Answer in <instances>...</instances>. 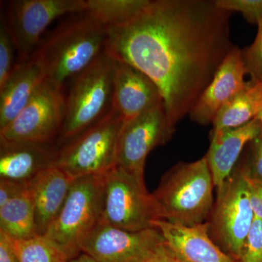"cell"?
Masks as SVG:
<instances>
[{
	"instance_id": "7c38bea8",
	"label": "cell",
	"mask_w": 262,
	"mask_h": 262,
	"mask_svg": "<svg viewBox=\"0 0 262 262\" xmlns=\"http://www.w3.org/2000/svg\"><path fill=\"white\" fill-rule=\"evenodd\" d=\"M165 241L157 228L131 232L101 222L81 241V252L100 262H148Z\"/></svg>"
},
{
	"instance_id": "d6a6232c",
	"label": "cell",
	"mask_w": 262,
	"mask_h": 262,
	"mask_svg": "<svg viewBox=\"0 0 262 262\" xmlns=\"http://www.w3.org/2000/svg\"><path fill=\"white\" fill-rule=\"evenodd\" d=\"M68 262H100L97 261L96 258L92 257L90 255L85 253H80L78 256H75V258H72Z\"/></svg>"
},
{
	"instance_id": "d6986e66",
	"label": "cell",
	"mask_w": 262,
	"mask_h": 262,
	"mask_svg": "<svg viewBox=\"0 0 262 262\" xmlns=\"http://www.w3.org/2000/svg\"><path fill=\"white\" fill-rule=\"evenodd\" d=\"M73 181L63 170L53 165L29 183L34 198L38 235H45L59 214Z\"/></svg>"
},
{
	"instance_id": "836d02e7",
	"label": "cell",
	"mask_w": 262,
	"mask_h": 262,
	"mask_svg": "<svg viewBox=\"0 0 262 262\" xmlns=\"http://www.w3.org/2000/svg\"><path fill=\"white\" fill-rule=\"evenodd\" d=\"M256 120H259L260 122L262 123V110L258 114L257 116L256 117Z\"/></svg>"
},
{
	"instance_id": "484cf974",
	"label": "cell",
	"mask_w": 262,
	"mask_h": 262,
	"mask_svg": "<svg viewBox=\"0 0 262 262\" xmlns=\"http://www.w3.org/2000/svg\"><path fill=\"white\" fill-rule=\"evenodd\" d=\"M243 60L251 80L262 82V20L252 45L242 50Z\"/></svg>"
},
{
	"instance_id": "44dd1931",
	"label": "cell",
	"mask_w": 262,
	"mask_h": 262,
	"mask_svg": "<svg viewBox=\"0 0 262 262\" xmlns=\"http://www.w3.org/2000/svg\"><path fill=\"white\" fill-rule=\"evenodd\" d=\"M262 110V82L248 81L247 86L226 103L213 123V130L236 128L256 119Z\"/></svg>"
},
{
	"instance_id": "7402d4cb",
	"label": "cell",
	"mask_w": 262,
	"mask_h": 262,
	"mask_svg": "<svg viewBox=\"0 0 262 262\" xmlns=\"http://www.w3.org/2000/svg\"><path fill=\"white\" fill-rule=\"evenodd\" d=\"M149 3L150 0H85V13L108 29L130 21Z\"/></svg>"
},
{
	"instance_id": "e0dca14e",
	"label": "cell",
	"mask_w": 262,
	"mask_h": 262,
	"mask_svg": "<svg viewBox=\"0 0 262 262\" xmlns=\"http://www.w3.org/2000/svg\"><path fill=\"white\" fill-rule=\"evenodd\" d=\"M57 149L30 142H0V179L27 185L54 163Z\"/></svg>"
},
{
	"instance_id": "1f68e13d",
	"label": "cell",
	"mask_w": 262,
	"mask_h": 262,
	"mask_svg": "<svg viewBox=\"0 0 262 262\" xmlns=\"http://www.w3.org/2000/svg\"><path fill=\"white\" fill-rule=\"evenodd\" d=\"M0 262H18L9 237L0 232Z\"/></svg>"
},
{
	"instance_id": "8fae6325",
	"label": "cell",
	"mask_w": 262,
	"mask_h": 262,
	"mask_svg": "<svg viewBox=\"0 0 262 262\" xmlns=\"http://www.w3.org/2000/svg\"><path fill=\"white\" fill-rule=\"evenodd\" d=\"M174 131L163 103L124 122L117 142L116 166L144 177L146 157L157 146L166 144Z\"/></svg>"
},
{
	"instance_id": "8992f818",
	"label": "cell",
	"mask_w": 262,
	"mask_h": 262,
	"mask_svg": "<svg viewBox=\"0 0 262 262\" xmlns=\"http://www.w3.org/2000/svg\"><path fill=\"white\" fill-rule=\"evenodd\" d=\"M103 179L102 222L131 232L155 228L153 223L162 220L161 214L152 193L146 189L144 177L115 165Z\"/></svg>"
},
{
	"instance_id": "4fadbf2b",
	"label": "cell",
	"mask_w": 262,
	"mask_h": 262,
	"mask_svg": "<svg viewBox=\"0 0 262 262\" xmlns=\"http://www.w3.org/2000/svg\"><path fill=\"white\" fill-rule=\"evenodd\" d=\"M246 74L242 50L235 47L226 56L189 113L191 120L202 125L213 123L221 108L247 86Z\"/></svg>"
},
{
	"instance_id": "9c48e42d",
	"label": "cell",
	"mask_w": 262,
	"mask_h": 262,
	"mask_svg": "<svg viewBox=\"0 0 262 262\" xmlns=\"http://www.w3.org/2000/svg\"><path fill=\"white\" fill-rule=\"evenodd\" d=\"M85 12V0H15L7 3L4 18L19 61L32 58L46 29L65 15Z\"/></svg>"
},
{
	"instance_id": "4dcf8cb0",
	"label": "cell",
	"mask_w": 262,
	"mask_h": 262,
	"mask_svg": "<svg viewBox=\"0 0 262 262\" xmlns=\"http://www.w3.org/2000/svg\"><path fill=\"white\" fill-rule=\"evenodd\" d=\"M27 185L0 179V206H3L7 202L16 196Z\"/></svg>"
},
{
	"instance_id": "ac0fdd59",
	"label": "cell",
	"mask_w": 262,
	"mask_h": 262,
	"mask_svg": "<svg viewBox=\"0 0 262 262\" xmlns=\"http://www.w3.org/2000/svg\"><path fill=\"white\" fill-rule=\"evenodd\" d=\"M45 80L42 67L34 57L15 63L0 86V130L18 116Z\"/></svg>"
},
{
	"instance_id": "52a82bcc",
	"label": "cell",
	"mask_w": 262,
	"mask_h": 262,
	"mask_svg": "<svg viewBox=\"0 0 262 262\" xmlns=\"http://www.w3.org/2000/svg\"><path fill=\"white\" fill-rule=\"evenodd\" d=\"M124 120L114 108L107 116L57 149L53 165L75 179L101 176L116 165Z\"/></svg>"
},
{
	"instance_id": "d4e9b609",
	"label": "cell",
	"mask_w": 262,
	"mask_h": 262,
	"mask_svg": "<svg viewBox=\"0 0 262 262\" xmlns=\"http://www.w3.org/2000/svg\"><path fill=\"white\" fill-rule=\"evenodd\" d=\"M16 51L14 43L1 15L0 24V86L5 83L14 68L13 56Z\"/></svg>"
},
{
	"instance_id": "4316f807",
	"label": "cell",
	"mask_w": 262,
	"mask_h": 262,
	"mask_svg": "<svg viewBox=\"0 0 262 262\" xmlns=\"http://www.w3.org/2000/svg\"><path fill=\"white\" fill-rule=\"evenodd\" d=\"M239 262H262V220L253 221Z\"/></svg>"
},
{
	"instance_id": "277c9868",
	"label": "cell",
	"mask_w": 262,
	"mask_h": 262,
	"mask_svg": "<svg viewBox=\"0 0 262 262\" xmlns=\"http://www.w3.org/2000/svg\"><path fill=\"white\" fill-rule=\"evenodd\" d=\"M115 63L105 51L73 81L68 96H65L58 146L73 140L111 113Z\"/></svg>"
},
{
	"instance_id": "3957f363",
	"label": "cell",
	"mask_w": 262,
	"mask_h": 262,
	"mask_svg": "<svg viewBox=\"0 0 262 262\" xmlns=\"http://www.w3.org/2000/svg\"><path fill=\"white\" fill-rule=\"evenodd\" d=\"M214 187L206 158L176 165L152 193L162 220L184 226L205 223L214 205Z\"/></svg>"
},
{
	"instance_id": "9a60e30c",
	"label": "cell",
	"mask_w": 262,
	"mask_h": 262,
	"mask_svg": "<svg viewBox=\"0 0 262 262\" xmlns=\"http://www.w3.org/2000/svg\"><path fill=\"white\" fill-rule=\"evenodd\" d=\"M169 247L186 262H238L227 254L212 239L208 222L184 226L166 220L155 221Z\"/></svg>"
},
{
	"instance_id": "83f0119b",
	"label": "cell",
	"mask_w": 262,
	"mask_h": 262,
	"mask_svg": "<svg viewBox=\"0 0 262 262\" xmlns=\"http://www.w3.org/2000/svg\"><path fill=\"white\" fill-rule=\"evenodd\" d=\"M251 143V156L245 162V168L250 178L262 182V127L259 134Z\"/></svg>"
},
{
	"instance_id": "ffe728a7",
	"label": "cell",
	"mask_w": 262,
	"mask_h": 262,
	"mask_svg": "<svg viewBox=\"0 0 262 262\" xmlns=\"http://www.w3.org/2000/svg\"><path fill=\"white\" fill-rule=\"evenodd\" d=\"M0 232L14 239H27L38 235L34 198L29 184L0 206Z\"/></svg>"
},
{
	"instance_id": "2e32d148",
	"label": "cell",
	"mask_w": 262,
	"mask_h": 262,
	"mask_svg": "<svg viewBox=\"0 0 262 262\" xmlns=\"http://www.w3.org/2000/svg\"><path fill=\"white\" fill-rule=\"evenodd\" d=\"M262 123L254 119L236 128L212 131L211 145L205 158L217 189L232 174L245 146L259 134Z\"/></svg>"
},
{
	"instance_id": "6da1fadb",
	"label": "cell",
	"mask_w": 262,
	"mask_h": 262,
	"mask_svg": "<svg viewBox=\"0 0 262 262\" xmlns=\"http://www.w3.org/2000/svg\"><path fill=\"white\" fill-rule=\"evenodd\" d=\"M230 12L211 0H155L130 21L107 29L106 52L159 88L174 128L189 115L236 46Z\"/></svg>"
},
{
	"instance_id": "f546056e",
	"label": "cell",
	"mask_w": 262,
	"mask_h": 262,
	"mask_svg": "<svg viewBox=\"0 0 262 262\" xmlns=\"http://www.w3.org/2000/svg\"><path fill=\"white\" fill-rule=\"evenodd\" d=\"M148 262H186L179 257L165 241L160 244L155 250Z\"/></svg>"
},
{
	"instance_id": "ba28073f",
	"label": "cell",
	"mask_w": 262,
	"mask_h": 262,
	"mask_svg": "<svg viewBox=\"0 0 262 262\" xmlns=\"http://www.w3.org/2000/svg\"><path fill=\"white\" fill-rule=\"evenodd\" d=\"M254 220L243 163L236 166L223 185L217 189L216 201L207 221L210 235L224 251L239 262Z\"/></svg>"
},
{
	"instance_id": "7a4b0ae2",
	"label": "cell",
	"mask_w": 262,
	"mask_h": 262,
	"mask_svg": "<svg viewBox=\"0 0 262 262\" xmlns=\"http://www.w3.org/2000/svg\"><path fill=\"white\" fill-rule=\"evenodd\" d=\"M107 34L89 13H77L42 39L32 57L46 80L63 91L67 82H73L106 51Z\"/></svg>"
},
{
	"instance_id": "30bf717a",
	"label": "cell",
	"mask_w": 262,
	"mask_h": 262,
	"mask_svg": "<svg viewBox=\"0 0 262 262\" xmlns=\"http://www.w3.org/2000/svg\"><path fill=\"white\" fill-rule=\"evenodd\" d=\"M64 106L63 91L45 80L18 116L0 130V142L50 145L61 132Z\"/></svg>"
},
{
	"instance_id": "5bb4252c",
	"label": "cell",
	"mask_w": 262,
	"mask_h": 262,
	"mask_svg": "<svg viewBox=\"0 0 262 262\" xmlns=\"http://www.w3.org/2000/svg\"><path fill=\"white\" fill-rule=\"evenodd\" d=\"M116 61L113 85V108L128 121L164 104L159 88L135 67Z\"/></svg>"
},
{
	"instance_id": "f1b7e54d",
	"label": "cell",
	"mask_w": 262,
	"mask_h": 262,
	"mask_svg": "<svg viewBox=\"0 0 262 262\" xmlns=\"http://www.w3.org/2000/svg\"><path fill=\"white\" fill-rule=\"evenodd\" d=\"M244 166L253 214L255 218L262 220V182L250 178L246 173L244 163Z\"/></svg>"
},
{
	"instance_id": "cb8c5ba5",
	"label": "cell",
	"mask_w": 262,
	"mask_h": 262,
	"mask_svg": "<svg viewBox=\"0 0 262 262\" xmlns=\"http://www.w3.org/2000/svg\"><path fill=\"white\" fill-rule=\"evenodd\" d=\"M215 5L226 11L239 12L251 24L262 20V0H215Z\"/></svg>"
},
{
	"instance_id": "5b68a950",
	"label": "cell",
	"mask_w": 262,
	"mask_h": 262,
	"mask_svg": "<svg viewBox=\"0 0 262 262\" xmlns=\"http://www.w3.org/2000/svg\"><path fill=\"white\" fill-rule=\"evenodd\" d=\"M103 193V175L75 179L59 214L45 234L70 259L82 253L81 241L101 222Z\"/></svg>"
},
{
	"instance_id": "603a6c76",
	"label": "cell",
	"mask_w": 262,
	"mask_h": 262,
	"mask_svg": "<svg viewBox=\"0 0 262 262\" xmlns=\"http://www.w3.org/2000/svg\"><path fill=\"white\" fill-rule=\"evenodd\" d=\"M9 238L18 262H68L70 260L61 248L46 236L37 235L27 239Z\"/></svg>"
}]
</instances>
